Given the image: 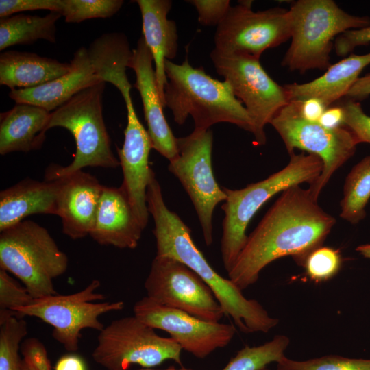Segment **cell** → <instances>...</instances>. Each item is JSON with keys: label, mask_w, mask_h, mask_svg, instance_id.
Masks as SVG:
<instances>
[{"label": "cell", "mask_w": 370, "mask_h": 370, "mask_svg": "<svg viewBox=\"0 0 370 370\" xmlns=\"http://www.w3.org/2000/svg\"><path fill=\"white\" fill-rule=\"evenodd\" d=\"M370 96V73L360 77L348 91L347 98L358 101Z\"/></svg>", "instance_id": "40"}, {"label": "cell", "mask_w": 370, "mask_h": 370, "mask_svg": "<svg viewBox=\"0 0 370 370\" xmlns=\"http://www.w3.org/2000/svg\"><path fill=\"white\" fill-rule=\"evenodd\" d=\"M230 6L217 27L214 49L227 53L247 54L260 59L264 51L276 47L291 36L289 9L271 8L254 12L252 1Z\"/></svg>", "instance_id": "13"}, {"label": "cell", "mask_w": 370, "mask_h": 370, "mask_svg": "<svg viewBox=\"0 0 370 370\" xmlns=\"http://www.w3.org/2000/svg\"><path fill=\"white\" fill-rule=\"evenodd\" d=\"M133 310L134 315L144 323L168 332L182 350L198 358L227 346L236 333L232 324L206 321L161 305L147 296L135 303Z\"/></svg>", "instance_id": "15"}, {"label": "cell", "mask_w": 370, "mask_h": 370, "mask_svg": "<svg viewBox=\"0 0 370 370\" xmlns=\"http://www.w3.org/2000/svg\"><path fill=\"white\" fill-rule=\"evenodd\" d=\"M139 370H155V369H139ZM162 370H193L192 369H189V368H186V367H181L179 369H176L175 367L173 366H170L169 368L166 369H162Z\"/></svg>", "instance_id": "43"}, {"label": "cell", "mask_w": 370, "mask_h": 370, "mask_svg": "<svg viewBox=\"0 0 370 370\" xmlns=\"http://www.w3.org/2000/svg\"><path fill=\"white\" fill-rule=\"evenodd\" d=\"M164 66L165 107L171 110L177 124L183 125L190 115L195 130L229 123L252 133L251 119L227 81L212 78L202 67H193L187 57L180 64L166 60Z\"/></svg>", "instance_id": "3"}, {"label": "cell", "mask_w": 370, "mask_h": 370, "mask_svg": "<svg viewBox=\"0 0 370 370\" xmlns=\"http://www.w3.org/2000/svg\"><path fill=\"white\" fill-rule=\"evenodd\" d=\"M370 64V52L363 55L350 54L331 64L320 77L304 84L284 85L290 101L316 98L328 108L345 97L360 77L364 69Z\"/></svg>", "instance_id": "23"}, {"label": "cell", "mask_w": 370, "mask_h": 370, "mask_svg": "<svg viewBox=\"0 0 370 370\" xmlns=\"http://www.w3.org/2000/svg\"><path fill=\"white\" fill-rule=\"evenodd\" d=\"M299 108L301 115L306 119L311 121H319L327 107L321 100L310 98L299 101Z\"/></svg>", "instance_id": "38"}, {"label": "cell", "mask_w": 370, "mask_h": 370, "mask_svg": "<svg viewBox=\"0 0 370 370\" xmlns=\"http://www.w3.org/2000/svg\"><path fill=\"white\" fill-rule=\"evenodd\" d=\"M344 111L340 104L330 106L325 109L319 120V123L330 129H334L343 126Z\"/></svg>", "instance_id": "39"}, {"label": "cell", "mask_w": 370, "mask_h": 370, "mask_svg": "<svg viewBox=\"0 0 370 370\" xmlns=\"http://www.w3.org/2000/svg\"><path fill=\"white\" fill-rule=\"evenodd\" d=\"M71 63L35 53L10 50L0 55V84L10 90L39 86L66 74Z\"/></svg>", "instance_id": "25"}, {"label": "cell", "mask_w": 370, "mask_h": 370, "mask_svg": "<svg viewBox=\"0 0 370 370\" xmlns=\"http://www.w3.org/2000/svg\"><path fill=\"white\" fill-rule=\"evenodd\" d=\"M153 57L143 35L128 63L136 74L134 84L139 92L143 104L145 119L152 149L169 161L178 156L177 138L173 135L164 112L153 67Z\"/></svg>", "instance_id": "17"}, {"label": "cell", "mask_w": 370, "mask_h": 370, "mask_svg": "<svg viewBox=\"0 0 370 370\" xmlns=\"http://www.w3.org/2000/svg\"><path fill=\"white\" fill-rule=\"evenodd\" d=\"M127 111V124L124 131L121 148L116 147L123 182L120 188L125 193L132 208L145 229L149 219L146 195L153 169L149 166V156L152 149L147 130L138 120L131 97L125 99Z\"/></svg>", "instance_id": "16"}, {"label": "cell", "mask_w": 370, "mask_h": 370, "mask_svg": "<svg viewBox=\"0 0 370 370\" xmlns=\"http://www.w3.org/2000/svg\"><path fill=\"white\" fill-rule=\"evenodd\" d=\"M341 264L342 257L338 250L321 246L309 254L302 266L310 280L321 282L334 277Z\"/></svg>", "instance_id": "32"}, {"label": "cell", "mask_w": 370, "mask_h": 370, "mask_svg": "<svg viewBox=\"0 0 370 370\" xmlns=\"http://www.w3.org/2000/svg\"><path fill=\"white\" fill-rule=\"evenodd\" d=\"M323 169L321 160L304 152L290 155L287 165L266 179L241 189L223 187L227 199L221 206L225 212L221 240L223 264L227 272L233 267L248 236L246 230L257 211L272 197L287 188L307 182L312 184Z\"/></svg>", "instance_id": "4"}, {"label": "cell", "mask_w": 370, "mask_h": 370, "mask_svg": "<svg viewBox=\"0 0 370 370\" xmlns=\"http://www.w3.org/2000/svg\"><path fill=\"white\" fill-rule=\"evenodd\" d=\"M22 369L23 370H27V369L22 364Z\"/></svg>", "instance_id": "44"}, {"label": "cell", "mask_w": 370, "mask_h": 370, "mask_svg": "<svg viewBox=\"0 0 370 370\" xmlns=\"http://www.w3.org/2000/svg\"><path fill=\"white\" fill-rule=\"evenodd\" d=\"M0 232V269L18 278L34 299L57 294L53 280L66 271L69 259L48 230L23 220Z\"/></svg>", "instance_id": "7"}, {"label": "cell", "mask_w": 370, "mask_h": 370, "mask_svg": "<svg viewBox=\"0 0 370 370\" xmlns=\"http://www.w3.org/2000/svg\"><path fill=\"white\" fill-rule=\"evenodd\" d=\"M153 233L156 256L175 259L195 272L210 288L225 315L244 333H267L279 320L271 317L255 299H248L230 279L220 275L208 263L191 237V230L174 212L165 209L154 218Z\"/></svg>", "instance_id": "2"}, {"label": "cell", "mask_w": 370, "mask_h": 370, "mask_svg": "<svg viewBox=\"0 0 370 370\" xmlns=\"http://www.w3.org/2000/svg\"><path fill=\"white\" fill-rule=\"evenodd\" d=\"M27 334L26 321L12 310H0V370H23L19 355Z\"/></svg>", "instance_id": "28"}, {"label": "cell", "mask_w": 370, "mask_h": 370, "mask_svg": "<svg viewBox=\"0 0 370 370\" xmlns=\"http://www.w3.org/2000/svg\"><path fill=\"white\" fill-rule=\"evenodd\" d=\"M143 230L123 190L103 186L89 236L101 245L134 249Z\"/></svg>", "instance_id": "19"}, {"label": "cell", "mask_w": 370, "mask_h": 370, "mask_svg": "<svg viewBox=\"0 0 370 370\" xmlns=\"http://www.w3.org/2000/svg\"><path fill=\"white\" fill-rule=\"evenodd\" d=\"M289 11L291 43L281 64L301 74L328 69L334 38L347 30L370 26V17L350 14L332 0H297Z\"/></svg>", "instance_id": "5"}, {"label": "cell", "mask_w": 370, "mask_h": 370, "mask_svg": "<svg viewBox=\"0 0 370 370\" xmlns=\"http://www.w3.org/2000/svg\"><path fill=\"white\" fill-rule=\"evenodd\" d=\"M106 82L84 88L51 112L47 127H61L73 136L76 151L71 164H51L45 180L70 175L87 166L116 169L120 162L113 153L103 117L102 99Z\"/></svg>", "instance_id": "6"}, {"label": "cell", "mask_w": 370, "mask_h": 370, "mask_svg": "<svg viewBox=\"0 0 370 370\" xmlns=\"http://www.w3.org/2000/svg\"><path fill=\"white\" fill-rule=\"evenodd\" d=\"M60 180L24 179L0 193V232L34 214H57Z\"/></svg>", "instance_id": "22"}, {"label": "cell", "mask_w": 370, "mask_h": 370, "mask_svg": "<svg viewBox=\"0 0 370 370\" xmlns=\"http://www.w3.org/2000/svg\"><path fill=\"white\" fill-rule=\"evenodd\" d=\"M144 286L147 297L153 301L202 320L218 323L225 315L206 283L172 258L156 256Z\"/></svg>", "instance_id": "14"}, {"label": "cell", "mask_w": 370, "mask_h": 370, "mask_svg": "<svg viewBox=\"0 0 370 370\" xmlns=\"http://www.w3.org/2000/svg\"><path fill=\"white\" fill-rule=\"evenodd\" d=\"M123 3V0H62L60 14L67 23L106 18L118 12Z\"/></svg>", "instance_id": "30"}, {"label": "cell", "mask_w": 370, "mask_h": 370, "mask_svg": "<svg viewBox=\"0 0 370 370\" xmlns=\"http://www.w3.org/2000/svg\"><path fill=\"white\" fill-rule=\"evenodd\" d=\"M70 63L71 69L66 74L37 87L11 90L9 97L16 103L37 106L51 112L82 90L102 82L91 64L87 48L79 47Z\"/></svg>", "instance_id": "20"}, {"label": "cell", "mask_w": 370, "mask_h": 370, "mask_svg": "<svg viewBox=\"0 0 370 370\" xmlns=\"http://www.w3.org/2000/svg\"><path fill=\"white\" fill-rule=\"evenodd\" d=\"M340 202V217L351 224H358L366 215L370 199V155L355 164L347 175Z\"/></svg>", "instance_id": "27"}, {"label": "cell", "mask_w": 370, "mask_h": 370, "mask_svg": "<svg viewBox=\"0 0 370 370\" xmlns=\"http://www.w3.org/2000/svg\"><path fill=\"white\" fill-rule=\"evenodd\" d=\"M210 58L217 73L224 77L235 96L245 104L252 121L256 145H264L265 125L289 102L284 86L269 75L260 59L255 57L214 49Z\"/></svg>", "instance_id": "10"}, {"label": "cell", "mask_w": 370, "mask_h": 370, "mask_svg": "<svg viewBox=\"0 0 370 370\" xmlns=\"http://www.w3.org/2000/svg\"><path fill=\"white\" fill-rule=\"evenodd\" d=\"M336 223L309 189L293 186L282 192L247 242L229 279L241 291L258 280L260 271L282 257L291 256L302 266L306 257L322 246Z\"/></svg>", "instance_id": "1"}, {"label": "cell", "mask_w": 370, "mask_h": 370, "mask_svg": "<svg viewBox=\"0 0 370 370\" xmlns=\"http://www.w3.org/2000/svg\"><path fill=\"white\" fill-rule=\"evenodd\" d=\"M54 370H86L84 360L76 354H66L60 357Z\"/></svg>", "instance_id": "41"}, {"label": "cell", "mask_w": 370, "mask_h": 370, "mask_svg": "<svg viewBox=\"0 0 370 370\" xmlns=\"http://www.w3.org/2000/svg\"><path fill=\"white\" fill-rule=\"evenodd\" d=\"M35 299L8 272L0 269V310H12L32 304Z\"/></svg>", "instance_id": "33"}, {"label": "cell", "mask_w": 370, "mask_h": 370, "mask_svg": "<svg viewBox=\"0 0 370 370\" xmlns=\"http://www.w3.org/2000/svg\"><path fill=\"white\" fill-rule=\"evenodd\" d=\"M290 343L284 335L254 347L245 346L231 358L222 370H260L271 362H278L285 355Z\"/></svg>", "instance_id": "29"}, {"label": "cell", "mask_w": 370, "mask_h": 370, "mask_svg": "<svg viewBox=\"0 0 370 370\" xmlns=\"http://www.w3.org/2000/svg\"><path fill=\"white\" fill-rule=\"evenodd\" d=\"M276 370H370V359L326 355L299 361L284 356L277 362Z\"/></svg>", "instance_id": "31"}, {"label": "cell", "mask_w": 370, "mask_h": 370, "mask_svg": "<svg viewBox=\"0 0 370 370\" xmlns=\"http://www.w3.org/2000/svg\"><path fill=\"white\" fill-rule=\"evenodd\" d=\"M260 370H270V369H268L267 367H265V368H263V369H260Z\"/></svg>", "instance_id": "45"}, {"label": "cell", "mask_w": 370, "mask_h": 370, "mask_svg": "<svg viewBox=\"0 0 370 370\" xmlns=\"http://www.w3.org/2000/svg\"><path fill=\"white\" fill-rule=\"evenodd\" d=\"M370 42V26L347 30L338 36L334 42L337 56L343 57L352 53L354 49Z\"/></svg>", "instance_id": "37"}, {"label": "cell", "mask_w": 370, "mask_h": 370, "mask_svg": "<svg viewBox=\"0 0 370 370\" xmlns=\"http://www.w3.org/2000/svg\"><path fill=\"white\" fill-rule=\"evenodd\" d=\"M51 112L37 106L16 103L0 115V153L41 148Z\"/></svg>", "instance_id": "24"}, {"label": "cell", "mask_w": 370, "mask_h": 370, "mask_svg": "<svg viewBox=\"0 0 370 370\" xmlns=\"http://www.w3.org/2000/svg\"><path fill=\"white\" fill-rule=\"evenodd\" d=\"M182 351L171 338L159 336L134 315L114 320L99 332L92 356L107 370H128L133 364L149 368L168 360L182 365Z\"/></svg>", "instance_id": "9"}, {"label": "cell", "mask_w": 370, "mask_h": 370, "mask_svg": "<svg viewBox=\"0 0 370 370\" xmlns=\"http://www.w3.org/2000/svg\"><path fill=\"white\" fill-rule=\"evenodd\" d=\"M198 12V21L204 26H218L230 8L229 0H190Z\"/></svg>", "instance_id": "35"}, {"label": "cell", "mask_w": 370, "mask_h": 370, "mask_svg": "<svg viewBox=\"0 0 370 370\" xmlns=\"http://www.w3.org/2000/svg\"><path fill=\"white\" fill-rule=\"evenodd\" d=\"M62 15L50 12L45 16L25 14L0 19V50L16 45H30L39 39L56 42V23Z\"/></svg>", "instance_id": "26"}, {"label": "cell", "mask_w": 370, "mask_h": 370, "mask_svg": "<svg viewBox=\"0 0 370 370\" xmlns=\"http://www.w3.org/2000/svg\"><path fill=\"white\" fill-rule=\"evenodd\" d=\"M178 156L168 166L180 182L197 212L207 246L213 241L212 216L215 207L227 195L217 182L212 166L213 134L210 129L194 130L177 138Z\"/></svg>", "instance_id": "12"}, {"label": "cell", "mask_w": 370, "mask_h": 370, "mask_svg": "<svg viewBox=\"0 0 370 370\" xmlns=\"http://www.w3.org/2000/svg\"><path fill=\"white\" fill-rule=\"evenodd\" d=\"M57 180L60 188L56 215L62 220L63 233L73 240L89 235L103 185L82 170Z\"/></svg>", "instance_id": "18"}, {"label": "cell", "mask_w": 370, "mask_h": 370, "mask_svg": "<svg viewBox=\"0 0 370 370\" xmlns=\"http://www.w3.org/2000/svg\"><path fill=\"white\" fill-rule=\"evenodd\" d=\"M270 124L280 136L289 155L298 149L321 160V173L308 188L316 201L333 174L354 155L358 145L345 126L330 129L318 121L306 119L300 112L299 100L290 101L282 107Z\"/></svg>", "instance_id": "8"}, {"label": "cell", "mask_w": 370, "mask_h": 370, "mask_svg": "<svg viewBox=\"0 0 370 370\" xmlns=\"http://www.w3.org/2000/svg\"><path fill=\"white\" fill-rule=\"evenodd\" d=\"M62 0H1L0 17L4 18L23 11L47 10L60 14Z\"/></svg>", "instance_id": "36"}, {"label": "cell", "mask_w": 370, "mask_h": 370, "mask_svg": "<svg viewBox=\"0 0 370 370\" xmlns=\"http://www.w3.org/2000/svg\"><path fill=\"white\" fill-rule=\"evenodd\" d=\"M340 105L344 111L343 126L355 136L358 144L370 145V116L362 110L359 102L347 98Z\"/></svg>", "instance_id": "34"}, {"label": "cell", "mask_w": 370, "mask_h": 370, "mask_svg": "<svg viewBox=\"0 0 370 370\" xmlns=\"http://www.w3.org/2000/svg\"><path fill=\"white\" fill-rule=\"evenodd\" d=\"M143 21V36L155 63V72L161 101L165 108L164 88L167 84L165 60L174 59L177 52L175 22L167 18L172 6L171 0H136Z\"/></svg>", "instance_id": "21"}, {"label": "cell", "mask_w": 370, "mask_h": 370, "mask_svg": "<svg viewBox=\"0 0 370 370\" xmlns=\"http://www.w3.org/2000/svg\"><path fill=\"white\" fill-rule=\"evenodd\" d=\"M356 250L363 257L370 259V244L359 245Z\"/></svg>", "instance_id": "42"}, {"label": "cell", "mask_w": 370, "mask_h": 370, "mask_svg": "<svg viewBox=\"0 0 370 370\" xmlns=\"http://www.w3.org/2000/svg\"><path fill=\"white\" fill-rule=\"evenodd\" d=\"M100 285L98 280H94L80 291L35 299L29 305L14 312L21 318L34 317L51 325L54 339L66 350L74 352L79 348L82 330L90 328L101 332L104 325L99 317L125 307L122 301L94 302L106 299L105 295L95 293Z\"/></svg>", "instance_id": "11"}]
</instances>
